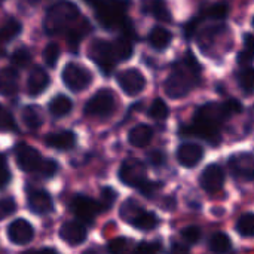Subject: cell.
Returning a JSON list of instances; mask_svg holds the SVG:
<instances>
[{
  "instance_id": "cell-11",
  "label": "cell",
  "mask_w": 254,
  "mask_h": 254,
  "mask_svg": "<svg viewBox=\"0 0 254 254\" xmlns=\"http://www.w3.org/2000/svg\"><path fill=\"white\" fill-rule=\"evenodd\" d=\"M199 183L201 188L207 192V193H217L223 189L225 185V171L222 167H219L217 164H211L208 165L201 177H199Z\"/></svg>"
},
{
  "instance_id": "cell-49",
  "label": "cell",
  "mask_w": 254,
  "mask_h": 254,
  "mask_svg": "<svg viewBox=\"0 0 254 254\" xmlns=\"http://www.w3.org/2000/svg\"><path fill=\"white\" fill-rule=\"evenodd\" d=\"M22 254H58L54 249H43V250H39V252H36V250H31V252H27V253H22Z\"/></svg>"
},
{
  "instance_id": "cell-29",
  "label": "cell",
  "mask_w": 254,
  "mask_h": 254,
  "mask_svg": "<svg viewBox=\"0 0 254 254\" xmlns=\"http://www.w3.org/2000/svg\"><path fill=\"white\" fill-rule=\"evenodd\" d=\"M210 250L216 254H225L231 250V238L223 232H216L210 238Z\"/></svg>"
},
{
  "instance_id": "cell-1",
  "label": "cell",
  "mask_w": 254,
  "mask_h": 254,
  "mask_svg": "<svg viewBox=\"0 0 254 254\" xmlns=\"http://www.w3.org/2000/svg\"><path fill=\"white\" fill-rule=\"evenodd\" d=\"M199 77V65L189 52L173 70V73L165 80L164 89L170 98H183L186 97L196 85Z\"/></svg>"
},
{
  "instance_id": "cell-4",
  "label": "cell",
  "mask_w": 254,
  "mask_h": 254,
  "mask_svg": "<svg viewBox=\"0 0 254 254\" xmlns=\"http://www.w3.org/2000/svg\"><path fill=\"white\" fill-rule=\"evenodd\" d=\"M116 110V98L110 89L97 91L85 104V115L89 118L106 119L110 118Z\"/></svg>"
},
{
  "instance_id": "cell-6",
  "label": "cell",
  "mask_w": 254,
  "mask_h": 254,
  "mask_svg": "<svg viewBox=\"0 0 254 254\" xmlns=\"http://www.w3.org/2000/svg\"><path fill=\"white\" fill-rule=\"evenodd\" d=\"M61 77H63L64 85L73 92L85 91L92 82V73L88 68H85L76 63L65 64V67L63 68V73H61Z\"/></svg>"
},
{
  "instance_id": "cell-35",
  "label": "cell",
  "mask_w": 254,
  "mask_h": 254,
  "mask_svg": "<svg viewBox=\"0 0 254 254\" xmlns=\"http://www.w3.org/2000/svg\"><path fill=\"white\" fill-rule=\"evenodd\" d=\"M10 61L12 64H15L16 67L22 68V67H27L30 63H31V54L27 48H18L12 57H10Z\"/></svg>"
},
{
  "instance_id": "cell-39",
  "label": "cell",
  "mask_w": 254,
  "mask_h": 254,
  "mask_svg": "<svg viewBox=\"0 0 254 254\" xmlns=\"http://www.w3.org/2000/svg\"><path fill=\"white\" fill-rule=\"evenodd\" d=\"M116 192L112 189V188H104L103 189V192H101V207H103V210H109L113 204H115V201H116Z\"/></svg>"
},
{
  "instance_id": "cell-27",
  "label": "cell",
  "mask_w": 254,
  "mask_h": 254,
  "mask_svg": "<svg viewBox=\"0 0 254 254\" xmlns=\"http://www.w3.org/2000/svg\"><path fill=\"white\" fill-rule=\"evenodd\" d=\"M112 45H113V51H115L118 61H127L132 57L134 48H132V42L129 37L122 36V37L116 39Z\"/></svg>"
},
{
  "instance_id": "cell-48",
  "label": "cell",
  "mask_w": 254,
  "mask_h": 254,
  "mask_svg": "<svg viewBox=\"0 0 254 254\" xmlns=\"http://www.w3.org/2000/svg\"><path fill=\"white\" fill-rule=\"evenodd\" d=\"M170 254H189V250H188V247L183 246V244H174V246L171 247Z\"/></svg>"
},
{
  "instance_id": "cell-9",
  "label": "cell",
  "mask_w": 254,
  "mask_h": 254,
  "mask_svg": "<svg viewBox=\"0 0 254 254\" xmlns=\"http://www.w3.org/2000/svg\"><path fill=\"white\" fill-rule=\"evenodd\" d=\"M119 179L129 188H138L146 182V165L138 159H128L119 170Z\"/></svg>"
},
{
  "instance_id": "cell-25",
  "label": "cell",
  "mask_w": 254,
  "mask_h": 254,
  "mask_svg": "<svg viewBox=\"0 0 254 254\" xmlns=\"http://www.w3.org/2000/svg\"><path fill=\"white\" fill-rule=\"evenodd\" d=\"M21 121L28 129H39L43 124V116L37 106H25L21 110Z\"/></svg>"
},
{
  "instance_id": "cell-50",
  "label": "cell",
  "mask_w": 254,
  "mask_h": 254,
  "mask_svg": "<svg viewBox=\"0 0 254 254\" xmlns=\"http://www.w3.org/2000/svg\"><path fill=\"white\" fill-rule=\"evenodd\" d=\"M83 254H101V252L98 249H88L83 252Z\"/></svg>"
},
{
  "instance_id": "cell-31",
  "label": "cell",
  "mask_w": 254,
  "mask_h": 254,
  "mask_svg": "<svg viewBox=\"0 0 254 254\" xmlns=\"http://www.w3.org/2000/svg\"><path fill=\"white\" fill-rule=\"evenodd\" d=\"M254 60V34H246L244 37V46L243 51L238 54V63L240 64H250Z\"/></svg>"
},
{
  "instance_id": "cell-37",
  "label": "cell",
  "mask_w": 254,
  "mask_h": 254,
  "mask_svg": "<svg viewBox=\"0 0 254 254\" xmlns=\"http://www.w3.org/2000/svg\"><path fill=\"white\" fill-rule=\"evenodd\" d=\"M16 210V204L12 198L6 196V198H0V220L9 217L10 214H13Z\"/></svg>"
},
{
  "instance_id": "cell-33",
  "label": "cell",
  "mask_w": 254,
  "mask_h": 254,
  "mask_svg": "<svg viewBox=\"0 0 254 254\" xmlns=\"http://www.w3.org/2000/svg\"><path fill=\"white\" fill-rule=\"evenodd\" d=\"M168 106L161 98H156L149 107V116L155 121H164L168 116Z\"/></svg>"
},
{
  "instance_id": "cell-26",
  "label": "cell",
  "mask_w": 254,
  "mask_h": 254,
  "mask_svg": "<svg viewBox=\"0 0 254 254\" xmlns=\"http://www.w3.org/2000/svg\"><path fill=\"white\" fill-rule=\"evenodd\" d=\"M132 226L140 229V231H153L155 228H158L159 225V219L156 214L153 213H147V211H140L134 219H132Z\"/></svg>"
},
{
  "instance_id": "cell-14",
  "label": "cell",
  "mask_w": 254,
  "mask_h": 254,
  "mask_svg": "<svg viewBox=\"0 0 254 254\" xmlns=\"http://www.w3.org/2000/svg\"><path fill=\"white\" fill-rule=\"evenodd\" d=\"M60 237L68 246H80L86 241V228L83 223L70 220L65 222L60 229Z\"/></svg>"
},
{
  "instance_id": "cell-15",
  "label": "cell",
  "mask_w": 254,
  "mask_h": 254,
  "mask_svg": "<svg viewBox=\"0 0 254 254\" xmlns=\"http://www.w3.org/2000/svg\"><path fill=\"white\" fill-rule=\"evenodd\" d=\"M229 167L235 173V176L254 180V156L250 153H238L229 159Z\"/></svg>"
},
{
  "instance_id": "cell-23",
  "label": "cell",
  "mask_w": 254,
  "mask_h": 254,
  "mask_svg": "<svg viewBox=\"0 0 254 254\" xmlns=\"http://www.w3.org/2000/svg\"><path fill=\"white\" fill-rule=\"evenodd\" d=\"M48 107H49V113L54 118H64L73 110V101L67 95L58 94L49 101Z\"/></svg>"
},
{
  "instance_id": "cell-17",
  "label": "cell",
  "mask_w": 254,
  "mask_h": 254,
  "mask_svg": "<svg viewBox=\"0 0 254 254\" xmlns=\"http://www.w3.org/2000/svg\"><path fill=\"white\" fill-rule=\"evenodd\" d=\"M18 70L13 67L0 68V95L13 97L18 92Z\"/></svg>"
},
{
  "instance_id": "cell-42",
  "label": "cell",
  "mask_w": 254,
  "mask_h": 254,
  "mask_svg": "<svg viewBox=\"0 0 254 254\" xmlns=\"http://www.w3.org/2000/svg\"><path fill=\"white\" fill-rule=\"evenodd\" d=\"M128 249H129V241L125 238H118L109 246L110 254H127Z\"/></svg>"
},
{
  "instance_id": "cell-36",
  "label": "cell",
  "mask_w": 254,
  "mask_h": 254,
  "mask_svg": "<svg viewBox=\"0 0 254 254\" xmlns=\"http://www.w3.org/2000/svg\"><path fill=\"white\" fill-rule=\"evenodd\" d=\"M140 211H143V208L135 202V201H132V199H129V201H127L124 205H122V210H121V214H122V217L127 220V222H132V219L140 213Z\"/></svg>"
},
{
  "instance_id": "cell-28",
  "label": "cell",
  "mask_w": 254,
  "mask_h": 254,
  "mask_svg": "<svg viewBox=\"0 0 254 254\" xmlns=\"http://www.w3.org/2000/svg\"><path fill=\"white\" fill-rule=\"evenodd\" d=\"M22 27L19 24V21L16 19H7L1 27H0V43H9L12 42L19 33H21Z\"/></svg>"
},
{
  "instance_id": "cell-18",
  "label": "cell",
  "mask_w": 254,
  "mask_h": 254,
  "mask_svg": "<svg viewBox=\"0 0 254 254\" xmlns=\"http://www.w3.org/2000/svg\"><path fill=\"white\" fill-rule=\"evenodd\" d=\"M28 208L34 214H48L54 208L52 198L45 190H34L28 195Z\"/></svg>"
},
{
  "instance_id": "cell-32",
  "label": "cell",
  "mask_w": 254,
  "mask_h": 254,
  "mask_svg": "<svg viewBox=\"0 0 254 254\" xmlns=\"http://www.w3.org/2000/svg\"><path fill=\"white\" fill-rule=\"evenodd\" d=\"M237 231L243 237H254V214L247 213L240 217L237 223Z\"/></svg>"
},
{
  "instance_id": "cell-38",
  "label": "cell",
  "mask_w": 254,
  "mask_h": 254,
  "mask_svg": "<svg viewBox=\"0 0 254 254\" xmlns=\"http://www.w3.org/2000/svg\"><path fill=\"white\" fill-rule=\"evenodd\" d=\"M182 237L188 244H195L201 238V229L198 226H188L182 231Z\"/></svg>"
},
{
  "instance_id": "cell-2",
  "label": "cell",
  "mask_w": 254,
  "mask_h": 254,
  "mask_svg": "<svg viewBox=\"0 0 254 254\" xmlns=\"http://www.w3.org/2000/svg\"><path fill=\"white\" fill-rule=\"evenodd\" d=\"M79 19H80L79 7L71 1L63 0V1L52 4L46 10L45 19H43V28L51 36L67 33Z\"/></svg>"
},
{
  "instance_id": "cell-41",
  "label": "cell",
  "mask_w": 254,
  "mask_h": 254,
  "mask_svg": "<svg viewBox=\"0 0 254 254\" xmlns=\"http://www.w3.org/2000/svg\"><path fill=\"white\" fill-rule=\"evenodd\" d=\"M57 170H58V165H57L55 161H52V159H45L37 174H40V176L45 177V179H49V177L55 176Z\"/></svg>"
},
{
  "instance_id": "cell-44",
  "label": "cell",
  "mask_w": 254,
  "mask_h": 254,
  "mask_svg": "<svg viewBox=\"0 0 254 254\" xmlns=\"http://www.w3.org/2000/svg\"><path fill=\"white\" fill-rule=\"evenodd\" d=\"M159 189H161V183H153V182H147V180L138 186V190L147 198H152Z\"/></svg>"
},
{
  "instance_id": "cell-24",
  "label": "cell",
  "mask_w": 254,
  "mask_h": 254,
  "mask_svg": "<svg viewBox=\"0 0 254 254\" xmlns=\"http://www.w3.org/2000/svg\"><path fill=\"white\" fill-rule=\"evenodd\" d=\"M173 40V34L164 27H155L149 33V43L156 51H164Z\"/></svg>"
},
{
  "instance_id": "cell-20",
  "label": "cell",
  "mask_w": 254,
  "mask_h": 254,
  "mask_svg": "<svg viewBox=\"0 0 254 254\" xmlns=\"http://www.w3.org/2000/svg\"><path fill=\"white\" fill-rule=\"evenodd\" d=\"M46 146L57 150H70L76 144V134L71 131H60L52 132L46 137Z\"/></svg>"
},
{
  "instance_id": "cell-16",
  "label": "cell",
  "mask_w": 254,
  "mask_h": 254,
  "mask_svg": "<svg viewBox=\"0 0 254 254\" xmlns=\"http://www.w3.org/2000/svg\"><path fill=\"white\" fill-rule=\"evenodd\" d=\"M49 76L48 73L42 68V67H34L27 79V92L30 97H39L40 94H43L48 86H49Z\"/></svg>"
},
{
  "instance_id": "cell-40",
  "label": "cell",
  "mask_w": 254,
  "mask_h": 254,
  "mask_svg": "<svg viewBox=\"0 0 254 254\" xmlns=\"http://www.w3.org/2000/svg\"><path fill=\"white\" fill-rule=\"evenodd\" d=\"M205 15L210 19H223L228 15V6L226 4H214L210 9H207Z\"/></svg>"
},
{
  "instance_id": "cell-22",
  "label": "cell",
  "mask_w": 254,
  "mask_h": 254,
  "mask_svg": "<svg viewBox=\"0 0 254 254\" xmlns=\"http://www.w3.org/2000/svg\"><path fill=\"white\" fill-rule=\"evenodd\" d=\"M91 31V24L88 19H79L68 31H67V40L70 45V49L76 51L79 48V43L82 42V39Z\"/></svg>"
},
{
  "instance_id": "cell-30",
  "label": "cell",
  "mask_w": 254,
  "mask_h": 254,
  "mask_svg": "<svg viewBox=\"0 0 254 254\" xmlns=\"http://www.w3.org/2000/svg\"><path fill=\"white\" fill-rule=\"evenodd\" d=\"M238 85L246 94L254 92V67H244L238 73Z\"/></svg>"
},
{
  "instance_id": "cell-10",
  "label": "cell",
  "mask_w": 254,
  "mask_h": 254,
  "mask_svg": "<svg viewBox=\"0 0 254 254\" xmlns=\"http://www.w3.org/2000/svg\"><path fill=\"white\" fill-rule=\"evenodd\" d=\"M15 159L16 165L25 173H39L45 161L36 149L27 144H18L15 147Z\"/></svg>"
},
{
  "instance_id": "cell-46",
  "label": "cell",
  "mask_w": 254,
  "mask_h": 254,
  "mask_svg": "<svg viewBox=\"0 0 254 254\" xmlns=\"http://www.w3.org/2000/svg\"><path fill=\"white\" fill-rule=\"evenodd\" d=\"M149 162H150L153 167H161V165H164V162H165V155H164L162 152H159V150H155V152H152V153L149 155Z\"/></svg>"
},
{
  "instance_id": "cell-43",
  "label": "cell",
  "mask_w": 254,
  "mask_h": 254,
  "mask_svg": "<svg viewBox=\"0 0 254 254\" xmlns=\"http://www.w3.org/2000/svg\"><path fill=\"white\" fill-rule=\"evenodd\" d=\"M9 182H10V171L4 156L0 155V189L4 188Z\"/></svg>"
},
{
  "instance_id": "cell-21",
  "label": "cell",
  "mask_w": 254,
  "mask_h": 254,
  "mask_svg": "<svg viewBox=\"0 0 254 254\" xmlns=\"http://www.w3.org/2000/svg\"><path fill=\"white\" fill-rule=\"evenodd\" d=\"M153 137V129L149 125H137L128 134V141L134 147H146Z\"/></svg>"
},
{
  "instance_id": "cell-3",
  "label": "cell",
  "mask_w": 254,
  "mask_h": 254,
  "mask_svg": "<svg viewBox=\"0 0 254 254\" xmlns=\"http://www.w3.org/2000/svg\"><path fill=\"white\" fill-rule=\"evenodd\" d=\"M94 10L97 21L109 30L122 28L125 30L129 22L125 16V4L119 0H88Z\"/></svg>"
},
{
  "instance_id": "cell-34",
  "label": "cell",
  "mask_w": 254,
  "mask_h": 254,
  "mask_svg": "<svg viewBox=\"0 0 254 254\" xmlns=\"http://www.w3.org/2000/svg\"><path fill=\"white\" fill-rule=\"evenodd\" d=\"M60 46L57 43H48L43 49V61L46 63L48 67H55L60 58Z\"/></svg>"
},
{
  "instance_id": "cell-19",
  "label": "cell",
  "mask_w": 254,
  "mask_h": 254,
  "mask_svg": "<svg viewBox=\"0 0 254 254\" xmlns=\"http://www.w3.org/2000/svg\"><path fill=\"white\" fill-rule=\"evenodd\" d=\"M141 10L147 15H152L161 22H170L171 13L165 3V0H143L141 1Z\"/></svg>"
},
{
  "instance_id": "cell-13",
  "label": "cell",
  "mask_w": 254,
  "mask_h": 254,
  "mask_svg": "<svg viewBox=\"0 0 254 254\" xmlns=\"http://www.w3.org/2000/svg\"><path fill=\"white\" fill-rule=\"evenodd\" d=\"M204 158V149L196 143H183L177 150V161L185 168L196 167Z\"/></svg>"
},
{
  "instance_id": "cell-47",
  "label": "cell",
  "mask_w": 254,
  "mask_h": 254,
  "mask_svg": "<svg viewBox=\"0 0 254 254\" xmlns=\"http://www.w3.org/2000/svg\"><path fill=\"white\" fill-rule=\"evenodd\" d=\"M225 107H226V112L229 113V115H237V113H240L243 109H241V103L240 101H237V100H229V101H226L225 103Z\"/></svg>"
},
{
  "instance_id": "cell-5",
  "label": "cell",
  "mask_w": 254,
  "mask_h": 254,
  "mask_svg": "<svg viewBox=\"0 0 254 254\" xmlns=\"http://www.w3.org/2000/svg\"><path fill=\"white\" fill-rule=\"evenodd\" d=\"M89 57L104 74H110L115 70V65L118 63L115 51H113V45L103 39H95L91 43Z\"/></svg>"
},
{
  "instance_id": "cell-12",
  "label": "cell",
  "mask_w": 254,
  "mask_h": 254,
  "mask_svg": "<svg viewBox=\"0 0 254 254\" xmlns=\"http://www.w3.org/2000/svg\"><path fill=\"white\" fill-rule=\"evenodd\" d=\"M33 237H34V229L24 219H16L7 226V238L12 244L25 246L33 240Z\"/></svg>"
},
{
  "instance_id": "cell-8",
  "label": "cell",
  "mask_w": 254,
  "mask_h": 254,
  "mask_svg": "<svg viewBox=\"0 0 254 254\" xmlns=\"http://www.w3.org/2000/svg\"><path fill=\"white\" fill-rule=\"evenodd\" d=\"M71 210L77 220L83 225H91L95 216L103 211V207L100 202L91 199L89 196L85 195H76L74 199L71 201Z\"/></svg>"
},
{
  "instance_id": "cell-51",
  "label": "cell",
  "mask_w": 254,
  "mask_h": 254,
  "mask_svg": "<svg viewBox=\"0 0 254 254\" xmlns=\"http://www.w3.org/2000/svg\"><path fill=\"white\" fill-rule=\"evenodd\" d=\"M253 25H254V18H253Z\"/></svg>"
},
{
  "instance_id": "cell-45",
  "label": "cell",
  "mask_w": 254,
  "mask_h": 254,
  "mask_svg": "<svg viewBox=\"0 0 254 254\" xmlns=\"http://www.w3.org/2000/svg\"><path fill=\"white\" fill-rule=\"evenodd\" d=\"M158 246L155 244H149V243H141L137 249H135V254H156L158 253Z\"/></svg>"
},
{
  "instance_id": "cell-7",
  "label": "cell",
  "mask_w": 254,
  "mask_h": 254,
  "mask_svg": "<svg viewBox=\"0 0 254 254\" xmlns=\"http://www.w3.org/2000/svg\"><path fill=\"white\" fill-rule=\"evenodd\" d=\"M116 80L121 89L129 97L141 94L146 88V77L138 68H125L119 71L116 74Z\"/></svg>"
}]
</instances>
